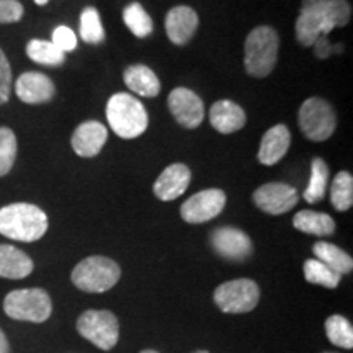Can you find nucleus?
I'll use <instances>...</instances> for the list:
<instances>
[{
  "instance_id": "nucleus-19",
  "label": "nucleus",
  "mask_w": 353,
  "mask_h": 353,
  "mask_svg": "<svg viewBox=\"0 0 353 353\" xmlns=\"http://www.w3.org/2000/svg\"><path fill=\"white\" fill-rule=\"evenodd\" d=\"M211 126L223 134H231L244 128L245 112L232 100H219L210 110Z\"/></svg>"
},
{
  "instance_id": "nucleus-29",
  "label": "nucleus",
  "mask_w": 353,
  "mask_h": 353,
  "mask_svg": "<svg viewBox=\"0 0 353 353\" xmlns=\"http://www.w3.org/2000/svg\"><path fill=\"white\" fill-rule=\"evenodd\" d=\"M325 334L330 343L341 348L353 347V327L343 316L334 314L325 321Z\"/></svg>"
},
{
  "instance_id": "nucleus-1",
  "label": "nucleus",
  "mask_w": 353,
  "mask_h": 353,
  "mask_svg": "<svg viewBox=\"0 0 353 353\" xmlns=\"http://www.w3.org/2000/svg\"><path fill=\"white\" fill-rule=\"evenodd\" d=\"M48 216L32 203H13L0 208V234L8 239L34 242L46 234Z\"/></svg>"
},
{
  "instance_id": "nucleus-34",
  "label": "nucleus",
  "mask_w": 353,
  "mask_h": 353,
  "mask_svg": "<svg viewBox=\"0 0 353 353\" xmlns=\"http://www.w3.org/2000/svg\"><path fill=\"white\" fill-rule=\"evenodd\" d=\"M12 90V69L7 56L0 50V105L7 103Z\"/></svg>"
},
{
  "instance_id": "nucleus-23",
  "label": "nucleus",
  "mask_w": 353,
  "mask_h": 353,
  "mask_svg": "<svg viewBox=\"0 0 353 353\" xmlns=\"http://www.w3.org/2000/svg\"><path fill=\"white\" fill-rule=\"evenodd\" d=\"M312 252H314L319 262L327 265L339 275H347V273L352 272L353 260L341 247L330 244V242H316L314 247H312Z\"/></svg>"
},
{
  "instance_id": "nucleus-35",
  "label": "nucleus",
  "mask_w": 353,
  "mask_h": 353,
  "mask_svg": "<svg viewBox=\"0 0 353 353\" xmlns=\"http://www.w3.org/2000/svg\"><path fill=\"white\" fill-rule=\"evenodd\" d=\"M23 17V6L17 0H0V23H15Z\"/></svg>"
},
{
  "instance_id": "nucleus-28",
  "label": "nucleus",
  "mask_w": 353,
  "mask_h": 353,
  "mask_svg": "<svg viewBox=\"0 0 353 353\" xmlns=\"http://www.w3.org/2000/svg\"><path fill=\"white\" fill-rule=\"evenodd\" d=\"M330 201L337 211H347L353 205V176L348 172H339L330 187Z\"/></svg>"
},
{
  "instance_id": "nucleus-31",
  "label": "nucleus",
  "mask_w": 353,
  "mask_h": 353,
  "mask_svg": "<svg viewBox=\"0 0 353 353\" xmlns=\"http://www.w3.org/2000/svg\"><path fill=\"white\" fill-rule=\"evenodd\" d=\"M19 144L12 130L0 128V176L7 175L15 164Z\"/></svg>"
},
{
  "instance_id": "nucleus-4",
  "label": "nucleus",
  "mask_w": 353,
  "mask_h": 353,
  "mask_svg": "<svg viewBox=\"0 0 353 353\" xmlns=\"http://www.w3.org/2000/svg\"><path fill=\"white\" fill-rule=\"evenodd\" d=\"M121 270L112 259L94 255L83 259L72 270V283L85 293H105L118 283Z\"/></svg>"
},
{
  "instance_id": "nucleus-18",
  "label": "nucleus",
  "mask_w": 353,
  "mask_h": 353,
  "mask_svg": "<svg viewBox=\"0 0 353 353\" xmlns=\"http://www.w3.org/2000/svg\"><path fill=\"white\" fill-rule=\"evenodd\" d=\"M291 144V132L285 125H276L263 134L259 148V161L263 165H275L286 156Z\"/></svg>"
},
{
  "instance_id": "nucleus-30",
  "label": "nucleus",
  "mask_w": 353,
  "mask_h": 353,
  "mask_svg": "<svg viewBox=\"0 0 353 353\" xmlns=\"http://www.w3.org/2000/svg\"><path fill=\"white\" fill-rule=\"evenodd\" d=\"M81 38L88 44H99L105 39V30L101 26L99 12L94 7H87L81 15Z\"/></svg>"
},
{
  "instance_id": "nucleus-39",
  "label": "nucleus",
  "mask_w": 353,
  "mask_h": 353,
  "mask_svg": "<svg viewBox=\"0 0 353 353\" xmlns=\"http://www.w3.org/2000/svg\"><path fill=\"white\" fill-rule=\"evenodd\" d=\"M34 2H37L38 6H46V3L50 2V0H34Z\"/></svg>"
},
{
  "instance_id": "nucleus-32",
  "label": "nucleus",
  "mask_w": 353,
  "mask_h": 353,
  "mask_svg": "<svg viewBox=\"0 0 353 353\" xmlns=\"http://www.w3.org/2000/svg\"><path fill=\"white\" fill-rule=\"evenodd\" d=\"M325 19L334 28L345 26L352 19V7L347 0H329L325 7Z\"/></svg>"
},
{
  "instance_id": "nucleus-38",
  "label": "nucleus",
  "mask_w": 353,
  "mask_h": 353,
  "mask_svg": "<svg viewBox=\"0 0 353 353\" xmlns=\"http://www.w3.org/2000/svg\"><path fill=\"white\" fill-rule=\"evenodd\" d=\"M332 52H339V54H341V52H343L342 44L339 43V44H335V46H332Z\"/></svg>"
},
{
  "instance_id": "nucleus-21",
  "label": "nucleus",
  "mask_w": 353,
  "mask_h": 353,
  "mask_svg": "<svg viewBox=\"0 0 353 353\" xmlns=\"http://www.w3.org/2000/svg\"><path fill=\"white\" fill-rule=\"evenodd\" d=\"M125 83L131 92L138 94L139 97H145V99H151V97L159 95L161 92V82L156 74L152 72L148 65L143 64H134L130 65L123 74Z\"/></svg>"
},
{
  "instance_id": "nucleus-12",
  "label": "nucleus",
  "mask_w": 353,
  "mask_h": 353,
  "mask_svg": "<svg viewBox=\"0 0 353 353\" xmlns=\"http://www.w3.org/2000/svg\"><path fill=\"white\" fill-rule=\"evenodd\" d=\"M169 108L174 118L183 128L195 130L205 118V105L195 92L185 87H176L169 95Z\"/></svg>"
},
{
  "instance_id": "nucleus-37",
  "label": "nucleus",
  "mask_w": 353,
  "mask_h": 353,
  "mask_svg": "<svg viewBox=\"0 0 353 353\" xmlns=\"http://www.w3.org/2000/svg\"><path fill=\"white\" fill-rule=\"evenodd\" d=\"M0 353H10V347H8V341L6 334L0 330Z\"/></svg>"
},
{
  "instance_id": "nucleus-16",
  "label": "nucleus",
  "mask_w": 353,
  "mask_h": 353,
  "mask_svg": "<svg viewBox=\"0 0 353 353\" xmlns=\"http://www.w3.org/2000/svg\"><path fill=\"white\" fill-rule=\"evenodd\" d=\"M198 28V13L192 7H174L165 17L167 37L176 46H183L193 38Z\"/></svg>"
},
{
  "instance_id": "nucleus-40",
  "label": "nucleus",
  "mask_w": 353,
  "mask_h": 353,
  "mask_svg": "<svg viewBox=\"0 0 353 353\" xmlns=\"http://www.w3.org/2000/svg\"><path fill=\"white\" fill-rule=\"evenodd\" d=\"M141 353H159V352H156V350H144V352H141Z\"/></svg>"
},
{
  "instance_id": "nucleus-11",
  "label": "nucleus",
  "mask_w": 353,
  "mask_h": 353,
  "mask_svg": "<svg viewBox=\"0 0 353 353\" xmlns=\"http://www.w3.org/2000/svg\"><path fill=\"white\" fill-rule=\"evenodd\" d=\"M298 190L291 187V185L280 182L262 185L254 192L255 205L265 213L273 216L288 213L298 205Z\"/></svg>"
},
{
  "instance_id": "nucleus-6",
  "label": "nucleus",
  "mask_w": 353,
  "mask_h": 353,
  "mask_svg": "<svg viewBox=\"0 0 353 353\" xmlns=\"http://www.w3.org/2000/svg\"><path fill=\"white\" fill-rule=\"evenodd\" d=\"M298 121L303 134L314 143L327 141L334 134L335 125H337L334 108L327 101L317 99V97L304 100L299 108Z\"/></svg>"
},
{
  "instance_id": "nucleus-24",
  "label": "nucleus",
  "mask_w": 353,
  "mask_h": 353,
  "mask_svg": "<svg viewBox=\"0 0 353 353\" xmlns=\"http://www.w3.org/2000/svg\"><path fill=\"white\" fill-rule=\"evenodd\" d=\"M329 183V167L325 164L324 159L316 157L312 161L311 167V179H309V185L304 190V200L307 203H317L321 201L325 195Z\"/></svg>"
},
{
  "instance_id": "nucleus-15",
  "label": "nucleus",
  "mask_w": 353,
  "mask_h": 353,
  "mask_svg": "<svg viewBox=\"0 0 353 353\" xmlns=\"http://www.w3.org/2000/svg\"><path fill=\"white\" fill-rule=\"evenodd\" d=\"M192 172L185 164H172L159 175L154 183V193L159 200L172 201L187 192Z\"/></svg>"
},
{
  "instance_id": "nucleus-41",
  "label": "nucleus",
  "mask_w": 353,
  "mask_h": 353,
  "mask_svg": "<svg viewBox=\"0 0 353 353\" xmlns=\"http://www.w3.org/2000/svg\"><path fill=\"white\" fill-rule=\"evenodd\" d=\"M195 353H210V352H205V350H200V352H195Z\"/></svg>"
},
{
  "instance_id": "nucleus-22",
  "label": "nucleus",
  "mask_w": 353,
  "mask_h": 353,
  "mask_svg": "<svg viewBox=\"0 0 353 353\" xmlns=\"http://www.w3.org/2000/svg\"><path fill=\"white\" fill-rule=\"evenodd\" d=\"M293 226L304 234L324 237L332 236L335 231V223L329 214L317 213V211L303 210L293 218Z\"/></svg>"
},
{
  "instance_id": "nucleus-36",
  "label": "nucleus",
  "mask_w": 353,
  "mask_h": 353,
  "mask_svg": "<svg viewBox=\"0 0 353 353\" xmlns=\"http://www.w3.org/2000/svg\"><path fill=\"white\" fill-rule=\"evenodd\" d=\"M312 46H314L316 57H319V59H327L332 54V44L329 43V34H322V37L316 39Z\"/></svg>"
},
{
  "instance_id": "nucleus-27",
  "label": "nucleus",
  "mask_w": 353,
  "mask_h": 353,
  "mask_svg": "<svg viewBox=\"0 0 353 353\" xmlns=\"http://www.w3.org/2000/svg\"><path fill=\"white\" fill-rule=\"evenodd\" d=\"M123 21L130 28V32L138 38H145L152 33V19L144 7L138 2H132L123 10Z\"/></svg>"
},
{
  "instance_id": "nucleus-17",
  "label": "nucleus",
  "mask_w": 353,
  "mask_h": 353,
  "mask_svg": "<svg viewBox=\"0 0 353 353\" xmlns=\"http://www.w3.org/2000/svg\"><path fill=\"white\" fill-rule=\"evenodd\" d=\"M108 139V130L99 121H85L74 131L72 149L81 157H95Z\"/></svg>"
},
{
  "instance_id": "nucleus-10",
  "label": "nucleus",
  "mask_w": 353,
  "mask_h": 353,
  "mask_svg": "<svg viewBox=\"0 0 353 353\" xmlns=\"http://www.w3.org/2000/svg\"><path fill=\"white\" fill-rule=\"evenodd\" d=\"M226 206V193L219 188H208L190 196L182 205L180 214L190 224H201L216 218Z\"/></svg>"
},
{
  "instance_id": "nucleus-33",
  "label": "nucleus",
  "mask_w": 353,
  "mask_h": 353,
  "mask_svg": "<svg viewBox=\"0 0 353 353\" xmlns=\"http://www.w3.org/2000/svg\"><path fill=\"white\" fill-rule=\"evenodd\" d=\"M51 43L65 54V52L74 51L77 48V37L69 26H57L54 32H52Z\"/></svg>"
},
{
  "instance_id": "nucleus-9",
  "label": "nucleus",
  "mask_w": 353,
  "mask_h": 353,
  "mask_svg": "<svg viewBox=\"0 0 353 353\" xmlns=\"http://www.w3.org/2000/svg\"><path fill=\"white\" fill-rule=\"evenodd\" d=\"M329 0H303L301 12L294 25L298 43L304 48H311L322 34L332 32V26L325 19V7Z\"/></svg>"
},
{
  "instance_id": "nucleus-14",
  "label": "nucleus",
  "mask_w": 353,
  "mask_h": 353,
  "mask_svg": "<svg viewBox=\"0 0 353 353\" xmlns=\"http://www.w3.org/2000/svg\"><path fill=\"white\" fill-rule=\"evenodd\" d=\"M15 94L23 103L39 105L50 101L56 94V87L41 72H25L17 79Z\"/></svg>"
},
{
  "instance_id": "nucleus-13",
  "label": "nucleus",
  "mask_w": 353,
  "mask_h": 353,
  "mask_svg": "<svg viewBox=\"0 0 353 353\" xmlns=\"http://www.w3.org/2000/svg\"><path fill=\"white\" fill-rule=\"evenodd\" d=\"M214 252L228 260H245L252 254V241L244 231L236 228H219L211 234Z\"/></svg>"
},
{
  "instance_id": "nucleus-20",
  "label": "nucleus",
  "mask_w": 353,
  "mask_h": 353,
  "mask_svg": "<svg viewBox=\"0 0 353 353\" xmlns=\"http://www.w3.org/2000/svg\"><path fill=\"white\" fill-rule=\"evenodd\" d=\"M33 272V260L13 245H0V276L20 280Z\"/></svg>"
},
{
  "instance_id": "nucleus-25",
  "label": "nucleus",
  "mask_w": 353,
  "mask_h": 353,
  "mask_svg": "<svg viewBox=\"0 0 353 353\" xmlns=\"http://www.w3.org/2000/svg\"><path fill=\"white\" fill-rule=\"evenodd\" d=\"M26 54L34 63L43 65H61L65 59L64 52L46 39H32L26 44Z\"/></svg>"
},
{
  "instance_id": "nucleus-2",
  "label": "nucleus",
  "mask_w": 353,
  "mask_h": 353,
  "mask_svg": "<svg viewBox=\"0 0 353 353\" xmlns=\"http://www.w3.org/2000/svg\"><path fill=\"white\" fill-rule=\"evenodd\" d=\"M107 120L113 132L123 139H134L148 130L144 105L130 94H114L107 103Z\"/></svg>"
},
{
  "instance_id": "nucleus-3",
  "label": "nucleus",
  "mask_w": 353,
  "mask_h": 353,
  "mask_svg": "<svg viewBox=\"0 0 353 353\" xmlns=\"http://www.w3.org/2000/svg\"><path fill=\"white\" fill-rule=\"evenodd\" d=\"M280 39L272 26H257L245 39L244 64L249 76L262 79L272 74L278 59Z\"/></svg>"
},
{
  "instance_id": "nucleus-26",
  "label": "nucleus",
  "mask_w": 353,
  "mask_h": 353,
  "mask_svg": "<svg viewBox=\"0 0 353 353\" xmlns=\"http://www.w3.org/2000/svg\"><path fill=\"white\" fill-rule=\"evenodd\" d=\"M304 278L312 285H321L324 288H337L341 283L342 275L329 268L327 265L319 262L317 259H309L304 262Z\"/></svg>"
},
{
  "instance_id": "nucleus-7",
  "label": "nucleus",
  "mask_w": 353,
  "mask_h": 353,
  "mask_svg": "<svg viewBox=\"0 0 353 353\" xmlns=\"http://www.w3.org/2000/svg\"><path fill=\"white\" fill-rule=\"evenodd\" d=\"M77 330L83 339L105 352L112 350L120 339V324L110 311H85L79 317Z\"/></svg>"
},
{
  "instance_id": "nucleus-5",
  "label": "nucleus",
  "mask_w": 353,
  "mask_h": 353,
  "mask_svg": "<svg viewBox=\"0 0 353 353\" xmlns=\"http://www.w3.org/2000/svg\"><path fill=\"white\" fill-rule=\"evenodd\" d=\"M3 311L15 321L44 322L50 319L52 303L50 294L41 288L15 290L3 299Z\"/></svg>"
},
{
  "instance_id": "nucleus-8",
  "label": "nucleus",
  "mask_w": 353,
  "mask_h": 353,
  "mask_svg": "<svg viewBox=\"0 0 353 353\" xmlns=\"http://www.w3.org/2000/svg\"><path fill=\"white\" fill-rule=\"evenodd\" d=\"M260 291L255 281L241 280L226 281L214 291V303L226 314H244L250 312L259 304Z\"/></svg>"
}]
</instances>
